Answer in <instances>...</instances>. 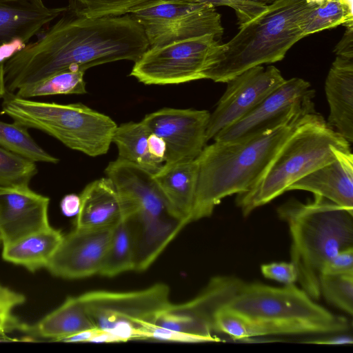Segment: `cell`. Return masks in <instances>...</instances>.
Segmentation results:
<instances>
[{
    "label": "cell",
    "instance_id": "cell-1",
    "mask_svg": "<svg viewBox=\"0 0 353 353\" xmlns=\"http://www.w3.org/2000/svg\"><path fill=\"white\" fill-rule=\"evenodd\" d=\"M148 48L143 28L130 14L87 17L68 7L39 39L4 60L6 89L15 93L67 70L85 71L121 60L135 62Z\"/></svg>",
    "mask_w": 353,
    "mask_h": 353
},
{
    "label": "cell",
    "instance_id": "cell-2",
    "mask_svg": "<svg viewBox=\"0 0 353 353\" xmlns=\"http://www.w3.org/2000/svg\"><path fill=\"white\" fill-rule=\"evenodd\" d=\"M314 112V106L307 108L261 133L205 146L197 157L198 182L187 225L210 216L225 197L251 190L287 139Z\"/></svg>",
    "mask_w": 353,
    "mask_h": 353
},
{
    "label": "cell",
    "instance_id": "cell-3",
    "mask_svg": "<svg viewBox=\"0 0 353 353\" xmlns=\"http://www.w3.org/2000/svg\"><path fill=\"white\" fill-rule=\"evenodd\" d=\"M276 212L288 226L297 281L317 301L325 266L338 252L353 247V212L319 195L307 203L290 199Z\"/></svg>",
    "mask_w": 353,
    "mask_h": 353
},
{
    "label": "cell",
    "instance_id": "cell-4",
    "mask_svg": "<svg viewBox=\"0 0 353 353\" xmlns=\"http://www.w3.org/2000/svg\"><path fill=\"white\" fill-rule=\"evenodd\" d=\"M223 307L248 323V339L301 334H334L350 328L348 319L316 302L295 284L274 287L243 282Z\"/></svg>",
    "mask_w": 353,
    "mask_h": 353
},
{
    "label": "cell",
    "instance_id": "cell-5",
    "mask_svg": "<svg viewBox=\"0 0 353 353\" xmlns=\"http://www.w3.org/2000/svg\"><path fill=\"white\" fill-rule=\"evenodd\" d=\"M310 6L306 0H274L252 20L239 26L236 34L220 43L203 79L226 83L243 71L282 60L304 37L300 27Z\"/></svg>",
    "mask_w": 353,
    "mask_h": 353
},
{
    "label": "cell",
    "instance_id": "cell-6",
    "mask_svg": "<svg viewBox=\"0 0 353 353\" xmlns=\"http://www.w3.org/2000/svg\"><path fill=\"white\" fill-rule=\"evenodd\" d=\"M351 144L316 112L308 114L287 139L256 185L238 194L236 205L244 216L268 203L294 182L336 158L335 149Z\"/></svg>",
    "mask_w": 353,
    "mask_h": 353
},
{
    "label": "cell",
    "instance_id": "cell-7",
    "mask_svg": "<svg viewBox=\"0 0 353 353\" xmlns=\"http://www.w3.org/2000/svg\"><path fill=\"white\" fill-rule=\"evenodd\" d=\"M132 221L136 238V265L145 270L179 234V221L172 213L153 174L117 158L105 169Z\"/></svg>",
    "mask_w": 353,
    "mask_h": 353
},
{
    "label": "cell",
    "instance_id": "cell-8",
    "mask_svg": "<svg viewBox=\"0 0 353 353\" xmlns=\"http://www.w3.org/2000/svg\"><path fill=\"white\" fill-rule=\"evenodd\" d=\"M1 114L26 128L42 131L66 147L95 157L106 154L117 127L108 116L81 103L42 102L6 92Z\"/></svg>",
    "mask_w": 353,
    "mask_h": 353
},
{
    "label": "cell",
    "instance_id": "cell-9",
    "mask_svg": "<svg viewBox=\"0 0 353 353\" xmlns=\"http://www.w3.org/2000/svg\"><path fill=\"white\" fill-rule=\"evenodd\" d=\"M94 327L127 342L148 340L161 312L170 304L164 283L125 292L94 290L79 295Z\"/></svg>",
    "mask_w": 353,
    "mask_h": 353
},
{
    "label": "cell",
    "instance_id": "cell-10",
    "mask_svg": "<svg viewBox=\"0 0 353 353\" xmlns=\"http://www.w3.org/2000/svg\"><path fill=\"white\" fill-rule=\"evenodd\" d=\"M213 34L148 48L134 62L130 76L146 85H171L203 79L220 45Z\"/></svg>",
    "mask_w": 353,
    "mask_h": 353
},
{
    "label": "cell",
    "instance_id": "cell-11",
    "mask_svg": "<svg viewBox=\"0 0 353 353\" xmlns=\"http://www.w3.org/2000/svg\"><path fill=\"white\" fill-rule=\"evenodd\" d=\"M130 14L143 28L150 48L205 34L221 41L223 34L221 15L208 3L161 0Z\"/></svg>",
    "mask_w": 353,
    "mask_h": 353
},
{
    "label": "cell",
    "instance_id": "cell-12",
    "mask_svg": "<svg viewBox=\"0 0 353 353\" xmlns=\"http://www.w3.org/2000/svg\"><path fill=\"white\" fill-rule=\"evenodd\" d=\"M244 281L234 276L221 275L210 279L192 299L170 304L159 315L156 325L199 338L203 343L219 342L213 334L215 312L239 290Z\"/></svg>",
    "mask_w": 353,
    "mask_h": 353
},
{
    "label": "cell",
    "instance_id": "cell-13",
    "mask_svg": "<svg viewBox=\"0 0 353 353\" xmlns=\"http://www.w3.org/2000/svg\"><path fill=\"white\" fill-rule=\"evenodd\" d=\"M314 95L308 81L299 77L285 79L251 112L219 132L213 139L235 140L273 128L297 112L314 106Z\"/></svg>",
    "mask_w": 353,
    "mask_h": 353
},
{
    "label": "cell",
    "instance_id": "cell-14",
    "mask_svg": "<svg viewBox=\"0 0 353 353\" xmlns=\"http://www.w3.org/2000/svg\"><path fill=\"white\" fill-rule=\"evenodd\" d=\"M285 80L275 66L256 65L227 81L225 92L210 113L207 141L248 114Z\"/></svg>",
    "mask_w": 353,
    "mask_h": 353
},
{
    "label": "cell",
    "instance_id": "cell-15",
    "mask_svg": "<svg viewBox=\"0 0 353 353\" xmlns=\"http://www.w3.org/2000/svg\"><path fill=\"white\" fill-rule=\"evenodd\" d=\"M210 113L205 110L164 108L141 121L165 143L164 163L196 159L207 143Z\"/></svg>",
    "mask_w": 353,
    "mask_h": 353
},
{
    "label": "cell",
    "instance_id": "cell-16",
    "mask_svg": "<svg viewBox=\"0 0 353 353\" xmlns=\"http://www.w3.org/2000/svg\"><path fill=\"white\" fill-rule=\"evenodd\" d=\"M113 228L90 230L74 228L63 235L47 270L52 275L66 279L99 274Z\"/></svg>",
    "mask_w": 353,
    "mask_h": 353
},
{
    "label": "cell",
    "instance_id": "cell-17",
    "mask_svg": "<svg viewBox=\"0 0 353 353\" xmlns=\"http://www.w3.org/2000/svg\"><path fill=\"white\" fill-rule=\"evenodd\" d=\"M50 199L28 185L0 187L1 244L14 242L50 225Z\"/></svg>",
    "mask_w": 353,
    "mask_h": 353
},
{
    "label": "cell",
    "instance_id": "cell-18",
    "mask_svg": "<svg viewBox=\"0 0 353 353\" xmlns=\"http://www.w3.org/2000/svg\"><path fill=\"white\" fill-rule=\"evenodd\" d=\"M68 9L47 7L42 0H0V49L14 43L23 48Z\"/></svg>",
    "mask_w": 353,
    "mask_h": 353
},
{
    "label": "cell",
    "instance_id": "cell-19",
    "mask_svg": "<svg viewBox=\"0 0 353 353\" xmlns=\"http://www.w3.org/2000/svg\"><path fill=\"white\" fill-rule=\"evenodd\" d=\"M336 158L299 179L288 188L323 196L353 212V155L335 149Z\"/></svg>",
    "mask_w": 353,
    "mask_h": 353
},
{
    "label": "cell",
    "instance_id": "cell-20",
    "mask_svg": "<svg viewBox=\"0 0 353 353\" xmlns=\"http://www.w3.org/2000/svg\"><path fill=\"white\" fill-rule=\"evenodd\" d=\"M80 207L74 228L105 229L113 228L126 219L122 201L108 177L94 180L81 192Z\"/></svg>",
    "mask_w": 353,
    "mask_h": 353
},
{
    "label": "cell",
    "instance_id": "cell-21",
    "mask_svg": "<svg viewBox=\"0 0 353 353\" xmlns=\"http://www.w3.org/2000/svg\"><path fill=\"white\" fill-rule=\"evenodd\" d=\"M197 158L163 163L153 174L172 213L179 221V231L187 225L192 212L199 177Z\"/></svg>",
    "mask_w": 353,
    "mask_h": 353
},
{
    "label": "cell",
    "instance_id": "cell-22",
    "mask_svg": "<svg viewBox=\"0 0 353 353\" xmlns=\"http://www.w3.org/2000/svg\"><path fill=\"white\" fill-rule=\"evenodd\" d=\"M325 91L330 113L327 124L353 143V59L336 56L327 73Z\"/></svg>",
    "mask_w": 353,
    "mask_h": 353
},
{
    "label": "cell",
    "instance_id": "cell-23",
    "mask_svg": "<svg viewBox=\"0 0 353 353\" xmlns=\"http://www.w3.org/2000/svg\"><path fill=\"white\" fill-rule=\"evenodd\" d=\"M63 234L51 225L14 242L2 245L4 261L34 272L47 267Z\"/></svg>",
    "mask_w": 353,
    "mask_h": 353
},
{
    "label": "cell",
    "instance_id": "cell-24",
    "mask_svg": "<svg viewBox=\"0 0 353 353\" xmlns=\"http://www.w3.org/2000/svg\"><path fill=\"white\" fill-rule=\"evenodd\" d=\"M92 327L94 325L79 296H69L37 323L27 324L24 333L61 341L65 337Z\"/></svg>",
    "mask_w": 353,
    "mask_h": 353
},
{
    "label": "cell",
    "instance_id": "cell-25",
    "mask_svg": "<svg viewBox=\"0 0 353 353\" xmlns=\"http://www.w3.org/2000/svg\"><path fill=\"white\" fill-rule=\"evenodd\" d=\"M136 239L133 225L124 219L114 226L99 272V275L113 277L135 270Z\"/></svg>",
    "mask_w": 353,
    "mask_h": 353
},
{
    "label": "cell",
    "instance_id": "cell-26",
    "mask_svg": "<svg viewBox=\"0 0 353 353\" xmlns=\"http://www.w3.org/2000/svg\"><path fill=\"white\" fill-rule=\"evenodd\" d=\"M150 134L142 121L128 122L117 127L112 142L117 147L118 158L137 164L154 174L163 164L157 162L150 154Z\"/></svg>",
    "mask_w": 353,
    "mask_h": 353
},
{
    "label": "cell",
    "instance_id": "cell-27",
    "mask_svg": "<svg viewBox=\"0 0 353 353\" xmlns=\"http://www.w3.org/2000/svg\"><path fill=\"white\" fill-rule=\"evenodd\" d=\"M339 25H353L352 3L346 0H328L321 4L310 3L300 23L304 37Z\"/></svg>",
    "mask_w": 353,
    "mask_h": 353
},
{
    "label": "cell",
    "instance_id": "cell-28",
    "mask_svg": "<svg viewBox=\"0 0 353 353\" xmlns=\"http://www.w3.org/2000/svg\"><path fill=\"white\" fill-rule=\"evenodd\" d=\"M84 73L85 71L81 70L61 71L34 83L21 87L14 94L26 99L55 94H85Z\"/></svg>",
    "mask_w": 353,
    "mask_h": 353
},
{
    "label": "cell",
    "instance_id": "cell-29",
    "mask_svg": "<svg viewBox=\"0 0 353 353\" xmlns=\"http://www.w3.org/2000/svg\"><path fill=\"white\" fill-rule=\"evenodd\" d=\"M27 130L15 123L0 121V147L34 162L57 163L59 160L39 146Z\"/></svg>",
    "mask_w": 353,
    "mask_h": 353
},
{
    "label": "cell",
    "instance_id": "cell-30",
    "mask_svg": "<svg viewBox=\"0 0 353 353\" xmlns=\"http://www.w3.org/2000/svg\"><path fill=\"white\" fill-rule=\"evenodd\" d=\"M161 0H70L69 8L87 17H116L135 12Z\"/></svg>",
    "mask_w": 353,
    "mask_h": 353
},
{
    "label": "cell",
    "instance_id": "cell-31",
    "mask_svg": "<svg viewBox=\"0 0 353 353\" xmlns=\"http://www.w3.org/2000/svg\"><path fill=\"white\" fill-rule=\"evenodd\" d=\"M37 173L35 162L0 147V187L28 185Z\"/></svg>",
    "mask_w": 353,
    "mask_h": 353
},
{
    "label": "cell",
    "instance_id": "cell-32",
    "mask_svg": "<svg viewBox=\"0 0 353 353\" xmlns=\"http://www.w3.org/2000/svg\"><path fill=\"white\" fill-rule=\"evenodd\" d=\"M321 296L347 314H353V274H322Z\"/></svg>",
    "mask_w": 353,
    "mask_h": 353
},
{
    "label": "cell",
    "instance_id": "cell-33",
    "mask_svg": "<svg viewBox=\"0 0 353 353\" xmlns=\"http://www.w3.org/2000/svg\"><path fill=\"white\" fill-rule=\"evenodd\" d=\"M176 3H208L215 6H228L236 14L239 25L247 23L262 12L268 4L251 0H166Z\"/></svg>",
    "mask_w": 353,
    "mask_h": 353
},
{
    "label": "cell",
    "instance_id": "cell-34",
    "mask_svg": "<svg viewBox=\"0 0 353 353\" xmlns=\"http://www.w3.org/2000/svg\"><path fill=\"white\" fill-rule=\"evenodd\" d=\"M261 272L266 279L276 281L283 285L294 284L298 273L291 262H272L261 265Z\"/></svg>",
    "mask_w": 353,
    "mask_h": 353
},
{
    "label": "cell",
    "instance_id": "cell-35",
    "mask_svg": "<svg viewBox=\"0 0 353 353\" xmlns=\"http://www.w3.org/2000/svg\"><path fill=\"white\" fill-rule=\"evenodd\" d=\"M353 274V247L338 252L325 266L322 274Z\"/></svg>",
    "mask_w": 353,
    "mask_h": 353
},
{
    "label": "cell",
    "instance_id": "cell-36",
    "mask_svg": "<svg viewBox=\"0 0 353 353\" xmlns=\"http://www.w3.org/2000/svg\"><path fill=\"white\" fill-rule=\"evenodd\" d=\"M26 301L23 294L0 285V318L12 316V310Z\"/></svg>",
    "mask_w": 353,
    "mask_h": 353
},
{
    "label": "cell",
    "instance_id": "cell-37",
    "mask_svg": "<svg viewBox=\"0 0 353 353\" xmlns=\"http://www.w3.org/2000/svg\"><path fill=\"white\" fill-rule=\"evenodd\" d=\"M346 27L341 39L334 49V52L338 57L353 59V25Z\"/></svg>",
    "mask_w": 353,
    "mask_h": 353
},
{
    "label": "cell",
    "instance_id": "cell-38",
    "mask_svg": "<svg viewBox=\"0 0 353 353\" xmlns=\"http://www.w3.org/2000/svg\"><path fill=\"white\" fill-rule=\"evenodd\" d=\"M148 150L151 156L159 163L163 164L166 152L165 141L159 136L150 132L148 139Z\"/></svg>",
    "mask_w": 353,
    "mask_h": 353
},
{
    "label": "cell",
    "instance_id": "cell-39",
    "mask_svg": "<svg viewBox=\"0 0 353 353\" xmlns=\"http://www.w3.org/2000/svg\"><path fill=\"white\" fill-rule=\"evenodd\" d=\"M60 207L62 213L67 216H76L80 207L79 195L66 194L61 201Z\"/></svg>",
    "mask_w": 353,
    "mask_h": 353
},
{
    "label": "cell",
    "instance_id": "cell-40",
    "mask_svg": "<svg viewBox=\"0 0 353 353\" xmlns=\"http://www.w3.org/2000/svg\"><path fill=\"white\" fill-rule=\"evenodd\" d=\"M26 325L13 315L8 318H0V334H6L15 330L23 332Z\"/></svg>",
    "mask_w": 353,
    "mask_h": 353
},
{
    "label": "cell",
    "instance_id": "cell-41",
    "mask_svg": "<svg viewBox=\"0 0 353 353\" xmlns=\"http://www.w3.org/2000/svg\"><path fill=\"white\" fill-rule=\"evenodd\" d=\"M309 343L315 344H326V345H343L352 344L353 343L352 338L350 335L343 334V333H339L336 335L327 336L316 340L310 341Z\"/></svg>",
    "mask_w": 353,
    "mask_h": 353
},
{
    "label": "cell",
    "instance_id": "cell-42",
    "mask_svg": "<svg viewBox=\"0 0 353 353\" xmlns=\"http://www.w3.org/2000/svg\"><path fill=\"white\" fill-rule=\"evenodd\" d=\"M6 92L4 81L3 61H0V97L3 98Z\"/></svg>",
    "mask_w": 353,
    "mask_h": 353
},
{
    "label": "cell",
    "instance_id": "cell-43",
    "mask_svg": "<svg viewBox=\"0 0 353 353\" xmlns=\"http://www.w3.org/2000/svg\"><path fill=\"white\" fill-rule=\"evenodd\" d=\"M17 341L18 339H12L7 336L6 334H0V343L1 342H12Z\"/></svg>",
    "mask_w": 353,
    "mask_h": 353
},
{
    "label": "cell",
    "instance_id": "cell-44",
    "mask_svg": "<svg viewBox=\"0 0 353 353\" xmlns=\"http://www.w3.org/2000/svg\"><path fill=\"white\" fill-rule=\"evenodd\" d=\"M307 3H315V4H321L328 0H306Z\"/></svg>",
    "mask_w": 353,
    "mask_h": 353
},
{
    "label": "cell",
    "instance_id": "cell-45",
    "mask_svg": "<svg viewBox=\"0 0 353 353\" xmlns=\"http://www.w3.org/2000/svg\"><path fill=\"white\" fill-rule=\"evenodd\" d=\"M251 1L259 2V3H265V4H269L274 0H251Z\"/></svg>",
    "mask_w": 353,
    "mask_h": 353
},
{
    "label": "cell",
    "instance_id": "cell-46",
    "mask_svg": "<svg viewBox=\"0 0 353 353\" xmlns=\"http://www.w3.org/2000/svg\"><path fill=\"white\" fill-rule=\"evenodd\" d=\"M0 244H1V234H0Z\"/></svg>",
    "mask_w": 353,
    "mask_h": 353
}]
</instances>
